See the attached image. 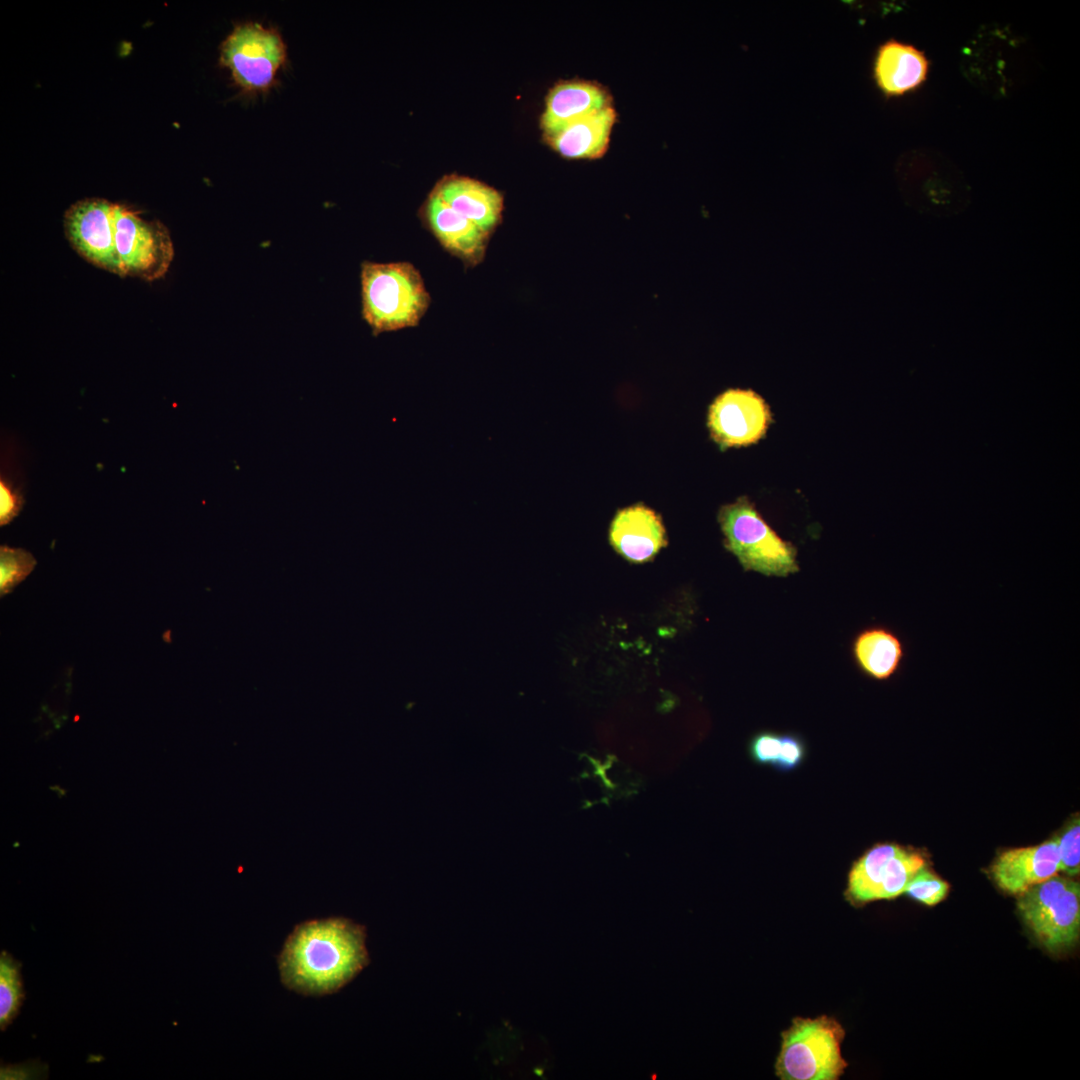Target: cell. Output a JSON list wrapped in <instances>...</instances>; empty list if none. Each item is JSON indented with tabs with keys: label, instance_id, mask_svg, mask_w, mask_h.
I'll list each match as a JSON object with an SVG mask.
<instances>
[{
	"label": "cell",
	"instance_id": "6da1fadb",
	"mask_svg": "<svg viewBox=\"0 0 1080 1080\" xmlns=\"http://www.w3.org/2000/svg\"><path fill=\"white\" fill-rule=\"evenodd\" d=\"M365 928L345 918L298 924L278 957L284 986L307 996L334 993L369 962Z\"/></svg>",
	"mask_w": 1080,
	"mask_h": 1080
},
{
	"label": "cell",
	"instance_id": "7a4b0ae2",
	"mask_svg": "<svg viewBox=\"0 0 1080 1080\" xmlns=\"http://www.w3.org/2000/svg\"><path fill=\"white\" fill-rule=\"evenodd\" d=\"M362 317L374 336L416 327L431 303L424 279L410 262L361 264Z\"/></svg>",
	"mask_w": 1080,
	"mask_h": 1080
},
{
	"label": "cell",
	"instance_id": "3957f363",
	"mask_svg": "<svg viewBox=\"0 0 1080 1080\" xmlns=\"http://www.w3.org/2000/svg\"><path fill=\"white\" fill-rule=\"evenodd\" d=\"M724 546L747 571L786 577L798 571L796 548L783 540L745 496L720 507Z\"/></svg>",
	"mask_w": 1080,
	"mask_h": 1080
},
{
	"label": "cell",
	"instance_id": "277c9868",
	"mask_svg": "<svg viewBox=\"0 0 1080 1080\" xmlns=\"http://www.w3.org/2000/svg\"><path fill=\"white\" fill-rule=\"evenodd\" d=\"M842 1026L833 1018H796L782 1033L776 1074L783 1080H836L847 1064L841 1055Z\"/></svg>",
	"mask_w": 1080,
	"mask_h": 1080
},
{
	"label": "cell",
	"instance_id": "5b68a950",
	"mask_svg": "<svg viewBox=\"0 0 1080 1080\" xmlns=\"http://www.w3.org/2000/svg\"><path fill=\"white\" fill-rule=\"evenodd\" d=\"M1018 910L1038 940L1050 951L1074 945L1080 932V886L1055 875L1018 895Z\"/></svg>",
	"mask_w": 1080,
	"mask_h": 1080
},
{
	"label": "cell",
	"instance_id": "8992f818",
	"mask_svg": "<svg viewBox=\"0 0 1080 1080\" xmlns=\"http://www.w3.org/2000/svg\"><path fill=\"white\" fill-rule=\"evenodd\" d=\"M286 59V45L280 33L255 22L237 25L221 45L222 65L245 92L270 89Z\"/></svg>",
	"mask_w": 1080,
	"mask_h": 1080
},
{
	"label": "cell",
	"instance_id": "52a82bcc",
	"mask_svg": "<svg viewBox=\"0 0 1080 1080\" xmlns=\"http://www.w3.org/2000/svg\"><path fill=\"white\" fill-rule=\"evenodd\" d=\"M114 231L124 277L155 281L167 273L174 257V246L162 223L147 221L137 212L115 203Z\"/></svg>",
	"mask_w": 1080,
	"mask_h": 1080
},
{
	"label": "cell",
	"instance_id": "ba28073f",
	"mask_svg": "<svg viewBox=\"0 0 1080 1080\" xmlns=\"http://www.w3.org/2000/svg\"><path fill=\"white\" fill-rule=\"evenodd\" d=\"M923 866L925 859L915 851L897 844H877L852 866L848 898L856 903L896 898Z\"/></svg>",
	"mask_w": 1080,
	"mask_h": 1080
},
{
	"label": "cell",
	"instance_id": "9c48e42d",
	"mask_svg": "<svg viewBox=\"0 0 1080 1080\" xmlns=\"http://www.w3.org/2000/svg\"><path fill=\"white\" fill-rule=\"evenodd\" d=\"M771 422L769 405L750 389H727L708 408L707 428L722 451L757 443Z\"/></svg>",
	"mask_w": 1080,
	"mask_h": 1080
},
{
	"label": "cell",
	"instance_id": "30bf717a",
	"mask_svg": "<svg viewBox=\"0 0 1080 1080\" xmlns=\"http://www.w3.org/2000/svg\"><path fill=\"white\" fill-rule=\"evenodd\" d=\"M114 205L100 198L80 200L65 212L63 227L71 247L83 259L124 277L115 243Z\"/></svg>",
	"mask_w": 1080,
	"mask_h": 1080
},
{
	"label": "cell",
	"instance_id": "8fae6325",
	"mask_svg": "<svg viewBox=\"0 0 1080 1080\" xmlns=\"http://www.w3.org/2000/svg\"><path fill=\"white\" fill-rule=\"evenodd\" d=\"M422 215L427 228L441 247L458 258L466 268L482 263L491 235L433 192L424 204Z\"/></svg>",
	"mask_w": 1080,
	"mask_h": 1080
},
{
	"label": "cell",
	"instance_id": "7c38bea8",
	"mask_svg": "<svg viewBox=\"0 0 1080 1080\" xmlns=\"http://www.w3.org/2000/svg\"><path fill=\"white\" fill-rule=\"evenodd\" d=\"M608 536L613 549L636 564L653 560L668 542L661 516L643 503L618 509Z\"/></svg>",
	"mask_w": 1080,
	"mask_h": 1080
},
{
	"label": "cell",
	"instance_id": "4fadbf2b",
	"mask_svg": "<svg viewBox=\"0 0 1080 1080\" xmlns=\"http://www.w3.org/2000/svg\"><path fill=\"white\" fill-rule=\"evenodd\" d=\"M930 63L924 51L894 38L879 44L872 60V78L887 99L918 90L927 80Z\"/></svg>",
	"mask_w": 1080,
	"mask_h": 1080
},
{
	"label": "cell",
	"instance_id": "5bb4252c",
	"mask_svg": "<svg viewBox=\"0 0 1080 1080\" xmlns=\"http://www.w3.org/2000/svg\"><path fill=\"white\" fill-rule=\"evenodd\" d=\"M1060 871V855L1057 840L1015 848L1000 854L991 872L997 885L1004 891L1019 895Z\"/></svg>",
	"mask_w": 1080,
	"mask_h": 1080
},
{
	"label": "cell",
	"instance_id": "9a60e30c",
	"mask_svg": "<svg viewBox=\"0 0 1080 1080\" xmlns=\"http://www.w3.org/2000/svg\"><path fill=\"white\" fill-rule=\"evenodd\" d=\"M432 192L491 236L501 223L504 198L483 182L451 175L440 180Z\"/></svg>",
	"mask_w": 1080,
	"mask_h": 1080
},
{
	"label": "cell",
	"instance_id": "2e32d148",
	"mask_svg": "<svg viewBox=\"0 0 1080 1080\" xmlns=\"http://www.w3.org/2000/svg\"><path fill=\"white\" fill-rule=\"evenodd\" d=\"M851 653L861 673L876 681H887L901 670L906 658V645L891 628L872 625L855 635Z\"/></svg>",
	"mask_w": 1080,
	"mask_h": 1080
},
{
	"label": "cell",
	"instance_id": "e0dca14e",
	"mask_svg": "<svg viewBox=\"0 0 1080 1080\" xmlns=\"http://www.w3.org/2000/svg\"><path fill=\"white\" fill-rule=\"evenodd\" d=\"M608 93L599 85L586 81L557 84L549 92L542 115V128L547 138L567 125L610 105Z\"/></svg>",
	"mask_w": 1080,
	"mask_h": 1080
},
{
	"label": "cell",
	"instance_id": "ac0fdd59",
	"mask_svg": "<svg viewBox=\"0 0 1080 1080\" xmlns=\"http://www.w3.org/2000/svg\"><path fill=\"white\" fill-rule=\"evenodd\" d=\"M615 120L616 112L608 106L572 122L547 139L566 158H598L608 147Z\"/></svg>",
	"mask_w": 1080,
	"mask_h": 1080
},
{
	"label": "cell",
	"instance_id": "d6986e66",
	"mask_svg": "<svg viewBox=\"0 0 1080 1080\" xmlns=\"http://www.w3.org/2000/svg\"><path fill=\"white\" fill-rule=\"evenodd\" d=\"M21 963L7 951L0 955V1027L4 1031L18 1015L24 1000Z\"/></svg>",
	"mask_w": 1080,
	"mask_h": 1080
},
{
	"label": "cell",
	"instance_id": "ffe728a7",
	"mask_svg": "<svg viewBox=\"0 0 1080 1080\" xmlns=\"http://www.w3.org/2000/svg\"><path fill=\"white\" fill-rule=\"evenodd\" d=\"M36 566L33 555L21 548L6 545L0 547V594H8L22 582Z\"/></svg>",
	"mask_w": 1080,
	"mask_h": 1080
},
{
	"label": "cell",
	"instance_id": "44dd1931",
	"mask_svg": "<svg viewBox=\"0 0 1080 1080\" xmlns=\"http://www.w3.org/2000/svg\"><path fill=\"white\" fill-rule=\"evenodd\" d=\"M948 890L946 881L923 866L910 880L904 893L923 904L933 906L947 896Z\"/></svg>",
	"mask_w": 1080,
	"mask_h": 1080
},
{
	"label": "cell",
	"instance_id": "7402d4cb",
	"mask_svg": "<svg viewBox=\"0 0 1080 1080\" xmlns=\"http://www.w3.org/2000/svg\"><path fill=\"white\" fill-rule=\"evenodd\" d=\"M1060 855V871L1076 876L1080 870V823L1074 818L1056 839Z\"/></svg>",
	"mask_w": 1080,
	"mask_h": 1080
},
{
	"label": "cell",
	"instance_id": "603a6c76",
	"mask_svg": "<svg viewBox=\"0 0 1080 1080\" xmlns=\"http://www.w3.org/2000/svg\"><path fill=\"white\" fill-rule=\"evenodd\" d=\"M781 747V735L771 731L756 734L749 745V752L754 762L762 765L776 763Z\"/></svg>",
	"mask_w": 1080,
	"mask_h": 1080
},
{
	"label": "cell",
	"instance_id": "cb8c5ba5",
	"mask_svg": "<svg viewBox=\"0 0 1080 1080\" xmlns=\"http://www.w3.org/2000/svg\"><path fill=\"white\" fill-rule=\"evenodd\" d=\"M806 749L803 740L795 734H782L781 747L774 767L779 771H791L803 762Z\"/></svg>",
	"mask_w": 1080,
	"mask_h": 1080
},
{
	"label": "cell",
	"instance_id": "d4e9b609",
	"mask_svg": "<svg viewBox=\"0 0 1080 1080\" xmlns=\"http://www.w3.org/2000/svg\"><path fill=\"white\" fill-rule=\"evenodd\" d=\"M22 495L3 476L0 480V525L10 523L21 511Z\"/></svg>",
	"mask_w": 1080,
	"mask_h": 1080
},
{
	"label": "cell",
	"instance_id": "484cf974",
	"mask_svg": "<svg viewBox=\"0 0 1080 1080\" xmlns=\"http://www.w3.org/2000/svg\"><path fill=\"white\" fill-rule=\"evenodd\" d=\"M47 1075V1065L35 1060L1 1066V1079H43L47 1078Z\"/></svg>",
	"mask_w": 1080,
	"mask_h": 1080
}]
</instances>
